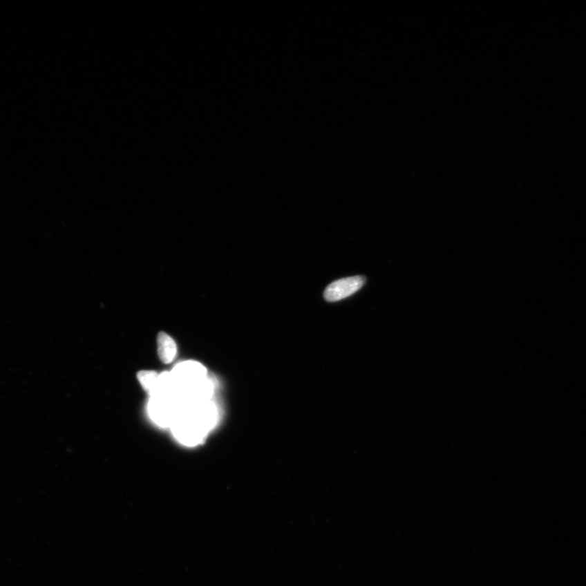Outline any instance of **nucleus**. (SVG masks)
Masks as SVG:
<instances>
[{
    "label": "nucleus",
    "instance_id": "6",
    "mask_svg": "<svg viewBox=\"0 0 586 586\" xmlns=\"http://www.w3.org/2000/svg\"><path fill=\"white\" fill-rule=\"evenodd\" d=\"M138 379L150 397L158 395L159 374L153 370H143L138 374Z\"/></svg>",
    "mask_w": 586,
    "mask_h": 586
},
{
    "label": "nucleus",
    "instance_id": "3",
    "mask_svg": "<svg viewBox=\"0 0 586 586\" xmlns=\"http://www.w3.org/2000/svg\"><path fill=\"white\" fill-rule=\"evenodd\" d=\"M148 410L155 424L162 428H171L178 412L177 400L162 395L150 397Z\"/></svg>",
    "mask_w": 586,
    "mask_h": 586
},
{
    "label": "nucleus",
    "instance_id": "5",
    "mask_svg": "<svg viewBox=\"0 0 586 586\" xmlns=\"http://www.w3.org/2000/svg\"><path fill=\"white\" fill-rule=\"evenodd\" d=\"M158 345L160 359L164 363H171L177 355V346L175 341L167 333L161 332L158 335Z\"/></svg>",
    "mask_w": 586,
    "mask_h": 586
},
{
    "label": "nucleus",
    "instance_id": "1",
    "mask_svg": "<svg viewBox=\"0 0 586 586\" xmlns=\"http://www.w3.org/2000/svg\"><path fill=\"white\" fill-rule=\"evenodd\" d=\"M171 428L178 441L187 446H198L209 434L194 416L185 410L178 412Z\"/></svg>",
    "mask_w": 586,
    "mask_h": 586
},
{
    "label": "nucleus",
    "instance_id": "2",
    "mask_svg": "<svg viewBox=\"0 0 586 586\" xmlns=\"http://www.w3.org/2000/svg\"><path fill=\"white\" fill-rule=\"evenodd\" d=\"M171 372L176 383L178 395L191 391L209 378L207 370L195 361L178 363Z\"/></svg>",
    "mask_w": 586,
    "mask_h": 586
},
{
    "label": "nucleus",
    "instance_id": "4",
    "mask_svg": "<svg viewBox=\"0 0 586 586\" xmlns=\"http://www.w3.org/2000/svg\"><path fill=\"white\" fill-rule=\"evenodd\" d=\"M366 279L363 276H355L339 279L330 285L324 292V299L330 302L341 301L354 294L364 285Z\"/></svg>",
    "mask_w": 586,
    "mask_h": 586
}]
</instances>
